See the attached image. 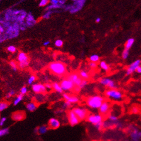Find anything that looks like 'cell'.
Wrapping results in <instances>:
<instances>
[{"label": "cell", "mask_w": 141, "mask_h": 141, "mask_svg": "<svg viewBox=\"0 0 141 141\" xmlns=\"http://www.w3.org/2000/svg\"><path fill=\"white\" fill-rule=\"evenodd\" d=\"M99 60H100V58H99V55H98L96 54L92 55L90 57V62H94V63H97L99 61Z\"/></svg>", "instance_id": "cell-30"}, {"label": "cell", "mask_w": 141, "mask_h": 141, "mask_svg": "<svg viewBox=\"0 0 141 141\" xmlns=\"http://www.w3.org/2000/svg\"><path fill=\"white\" fill-rule=\"evenodd\" d=\"M37 105L36 103L34 101H31V102L28 103L26 104V108L28 111L30 112H33L37 109Z\"/></svg>", "instance_id": "cell-22"}, {"label": "cell", "mask_w": 141, "mask_h": 141, "mask_svg": "<svg viewBox=\"0 0 141 141\" xmlns=\"http://www.w3.org/2000/svg\"><path fill=\"white\" fill-rule=\"evenodd\" d=\"M87 84H88V81H87V80L83 79V80H82V81H81V84H80L79 88V90H80V89H81V88H84V87H85Z\"/></svg>", "instance_id": "cell-41"}, {"label": "cell", "mask_w": 141, "mask_h": 141, "mask_svg": "<svg viewBox=\"0 0 141 141\" xmlns=\"http://www.w3.org/2000/svg\"><path fill=\"white\" fill-rule=\"evenodd\" d=\"M9 64H10V67H11L13 69V71H16L17 70V65L15 61H11L10 62Z\"/></svg>", "instance_id": "cell-39"}, {"label": "cell", "mask_w": 141, "mask_h": 141, "mask_svg": "<svg viewBox=\"0 0 141 141\" xmlns=\"http://www.w3.org/2000/svg\"><path fill=\"white\" fill-rule=\"evenodd\" d=\"M49 2L52 5H57L59 4V0H51L49 1Z\"/></svg>", "instance_id": "cell-49"}, {"label": "cell", "mask_w": 141, "mask_h": 141, "mask_svg": "<svg viewBox=\"0 0 141 141\" xmlns=\"http://www.w3.org/2000/svg\"><path fill=\"white\" fill-rule=\"evenodd\" d=\"M104 101V98L100 95L89 96L86 100L87 106L92 109H99Z\"/></svg>", "instance_id": "cell-2"}, {"label": "cell", "mask_w": 141, "mask_h": 141, "mask_svg": "<svg viewBox=\"0 0 141 141\" xmlns=\"http://www.w3.org/2000/svg\"><path fill=\"white\" fill-rule=\"evenodd\" d=\"M137 72H138V73H139V74H141V67L140 66V67H138V68L137 69Z\"/></svg>", "instance_id": "cell-54"}, {"label": "cell", "mask_w": 141, "mask_h": 141, "mask_svg": "<svg viewBox=\"0 0 141 141\" xmlns=\"http://www.w3.org/2000/svg\"><path fill=\"white\" fill-rule=\"evenodd\" d=\"M23 98H24V95H22L21 94L16 96L15 100H14V101H13L14 106H17V104H19V103L22 101Z\"/></svg>", "instance_id": "cell-27"}, {"label": "cell", "mask_w": 141, "mask_h": 141, "mask_svg": "<svg viewBox=\"0 0 141 141\" xmlns=\"http://www.w3.org/2000/svg\"><path fill=\"white\" fill-rule=\"evenodd\" d=\"M131 111L133 114H137L139 112V109L137 107H133L131 108Z\"/></svg>", "instance_id": "cell-46"}, {"label": "cell", "mask_w": 141, "mask_h": 141, "mask_svg": "<svg viewBox=\"0 0 141 141\" xmlns=\"http://www.w3.org/2000/svg\"><path fill=\"white\" fill-rule=\"evenodd\" d=\"M49 44H50V41H45L43 43L44 46H45V47H47V46L49 45Z\"/></svg>", "instance_id": "cell-52"}, {"label": "cell", "mask_w": 141, "mask_h": 141, "mask_svg": "<svg viewBox=\"0 0 141 141\" xmlns=\"http://www.w3.org/2000/svg\"><path fill=\"white\" fill-rule=\"evenodd\" d=\"M15 94V91L14 90H11L9 92V93L6 95V98H10V97H12V96H13Z\"/></svg>", "instance_id": "cell-44"}, {"label": "cell", "mask_w": 141, "mask_h": 141, "mask_svg": "<svg viewBox=\"0 0 141 141\" xmlns=\"http://www.w3.org/2000/svg\"><path fill=\"white\" fill-rule=\"evenodd\" d=\"M134 43V39L133 38L128 39L126 42L125 49L128 50V51H129L130 48L133 47Z\"/></svg>", "instance_id": "cell-25"}, {"label": "cell", "mask_w": 141, "mask_h": 141, "mask_svg": "<svg viewBox=\"0 0 141 141\" xmlns=\"http://www.w3.org/2000/svg\"><path fill=\"white\" fill-rule=\"evenodd\" d=\"M101 19L100 17H97L95 19V22L96 23H99L100 22H101Z\"/></svg>", "instance_id": "cell-53"}, {"label": "cell", "mask_w": 141, "mask_h": 141, "mask_svg": "<svg viewBox=\"0 0 141 141\" xmlns=\"http://www.w3.org/2000/svg\"><path fill=\"white\" fill-rule=\"evenodd\" d=\"M25 24L27 26V27H32V26L35 25L36 24L37 21L35 19V17L33 15L31 12H29V13H27V15H26V17L25 18Z\"/></svg>", "instance_id": "cell-16"}, {"label": "cell", "mask_w": 141, "mask_h": 141, "mask_svg": "<svg viewBox=\"0 0 141 141\" xmlns=\"http://www.w3.org/2000/svg\"><path fill=\"white\" fill-rule=\"evenodd\" d=\"M72 4H70V10L69 12L71 14L78 13L81 10L84 6L86 1L85 0H74Z\"/></svg>", "instance_id": "cell-4"}, {"label": "cell", "mask_w": 141, "mask_h": 141, "mask_svg": "<svg viewBox=\"0 0 141 141\" xmlns=\"http://www.w3.org/2000/svg\"><path fill=\"white\" fill-rule=\"evenodd\" d=\"M68 79L70 80L71 81L74 83L75 85V89L76 91H79V87L81 84V81L83 79L80 77L79 74L77 73H73L68 76Z\"/></svg>", "instance_id": "cell-9"}, {"label": "cell", "mask_w": 141, "mask_h": 141, "mask_svg": "<svg viewBox=\"0 0 141 141\" xmlns=\"http://www.w3.org/2000/svg\"><path fill=\"white\" fill-rule=\"evenodd\" d=\"M6 121V117H2L0 119V126L2 127L4 125L5 122Z\"/></svg>", "instance_id": "cell-43"}, {"label": "cell", "mask_w": 141, "mask_h": 141, "mask_svg": "<svg viewBox=\"0 0 141 141\" xmlns=\"http://www.w3.org/2000/svg\"><path fill=\"white\" fill-rule=\"evenodd\" d=\"M7 51H8L9 52L13 53L16 52V51H17V49H16V47H15V46L10 45L7 48Z\"/></svg>", "instance_id": "cell-35"}, {"label": "cell", "mask_w": 141, "mask_h": 141, "mask_svg": "<svg viewBox=\"0 0 141 141\" xmlns=\"http://www.w3.org/2000/svg\"><path fill=\"white\" fill-rule=\"evenodd\" d=\"M45 88L47 90H51L52 88V84H49V83H47L45 85Z\"/></svg>", "instance_id": "cell-48"}, {"label": "cell", "mask_w": 141, "mask_h": 141, "mask_svg": "<svg viewBox=\"0 0 141 141\" xmlns=\"http://www.w3.org/2000/svg\"><path fill=\"white\" fill-rule=\"evenodd\" d=\"M19 26H20V30H21V31H24V30H25L26 28H27V26H26V25L25 22L19 23Z\"/></svg>", "instance_id": "cell-40"}, {"label": "cell", "mask_w": 141, "mask_h": 141, "mask_svg": "<svg viewBox=\"0 0 141 141\" xmlns=\"http://www.w3.org/2000/svg\"><path fill=\"white\" fill-rule=\"evenodd\" d=\"M19 66L20 68H24L29 65V58L25 53L20 52L17 56Z\"/></svg>", "instance_id": "cell-6"}, {"label": "cell", "mask_w": 141, "mask_h": 141, "mask_svg": "<svg viewBox=\"0 0 141 141\" xmlns=\"http://www.w3.org/2000/svg\"><path fill=\"white\" fill-rule=\"evenodd\" d=\"M87 120L90 123L95 126L96 124L103 123V117L100 114H89L87 118Z\"/></svg>", "instance_id": "cell-7"}, {"label": "cell", "mask_w": 141, "mask_h": 141, "mask_svg": "<svg viewBox=\"0 0 141 141\" xmlns=\"http://www.w3.org/2000/svg\"><path fill=\"white\" fill-rule=\"evenodd\" d=\"M48 127L45 125H42L39 127H37L34 129V133L36 134L43 135L45 134L48 131Z\"/></svg>", "instance_id": "cell-20"}, {"label": "cell", "mask_w": 141, "mask_h": 141, "mask_svg": "<svg viewBox=\"0 0 141 141\" xmlns=\"http://www.w3.org/2000/svg\"><path fill=\"white\" fill-rule=\"evenodd\" d=\"M99 83L101 85L106 86L110 89H117V87L115 81L111 79L108 78H104L100 80Z\"/></svg>", "instance_id": "cell-11"}, {"label": "cell", "mask_w": 141, "mask_h": 141, "mask_svg": "<svg viewBox=\"0 0 141 141\" xmlns=\"http://www.w3.org/2000/svg\"><path fill=\"white\" fill-rule=\"evenodd\" d=\"M55 10H48L44 14V15L42 16V18L44 19H49L52 15V14L54 13Z\"/></svg>", "instance_id": "cell-32"}, {"label": "cell", "mask_w": 141, "mask_h": 141, "mask_svg": "<svg viewBox=\"0 0 141 141\" xmlns=\"http://www.w3.org/2000/svg\"><path fill=\"white\" fill-rule=\"evenodd\" d=\"M63 41L61 40H60V39H58V40H56L55 41V45L58 48L63 47Z\"/></svg>", "instance_id": "cell-34"}, {"label": "cell", "mask_w": 141, "mask_h": 141, "mask_svg": "<svg viewBox=\"0 0 141 141\" xmlns=\"http://www.w3.org/2000/svg\"><path fill=\"white\" fill-rule=\"evenodd\" d=\"M0 119H1V114H0Z\"/></svg>", "instance_id": "cell-57"}, {"label": "cell", "mask_w": 141, "mask_h": 141, "mask_svg": "<svg viewBox=\"0 0 141 141\" xmlns=\"http://www.w3.org/2000/svg\"><path fill=\"white\" fill-rule=\"evenodd\" d=\"M64 6H62V5L60 4H57V5H49L47 6L45 10L48 11V10H53L55 9H63Z\"/></svg>", "instance_id": "cell-23"}, {"label": "cell", "mask_w": 141, "mask_h": 141, "mask_svg": "<svg viewBox=\"0 0 141 141\" xmlns=\"http://www.w3.org/2000/svg\"><path fill=\"white\" fill-rule=\"evenodd\" d=\"M97 63H94V62H90V63H89V66H90V67L91 68H95L97 67Z\"/></svg>", "instance_id": "cell-47"}, {"label": "cell", "mask_w": 141, "mask_h": 141, "mask_svg": "<svg viewBox=\"0 0 141 141\" xmlns=\"http://www.w3.org/2000/svg\"><path fill=\"white\" fill-rule=\"evenodd\" d=\"M27 92H28V88L24 86L21 88L20 94H22V95H24L25 94H26V93H27Z\"/></svg>", "instance_id": "cell-42"}, {"label": "cell", "mask_w": 141, "mask_h": 141, "mask_svg": "<svg viewBox=\"0 0 141 141\" xmlns=\"http://www.w3.org/2000/svg\"><path fill=\"white\" fill-rule=\"evenodd\" d=\"M128 56H129V51L124 49V51H123L122 54V58L123 59H126L128 58Z\"/></svg>", "instance_id": "cell-36"}, {"label": "cell", "mask_w": 141, "mask_h": 141, "mask_svg": "<svg viewBox=\"0 0 141 141\" xmlns=\"http://www.w3.org/2000/svg\"><path fill=\"white\" fill-rule=\"evenodd\" d=\"M26 118V113L23 111H17L14 112L12 115V118L13 121L19 122L25 119Z\"/></svg>", "instance_id": "cell-15"}, {"label": "cell", "mask_w": 141, "mask_h": 141, "mask_svg": "<svg viewBox=\"0 0 141 141\" xmlns=\"http://www.w3.org/2000/svg\"><path fill=\"white\" fill-rule=\"evenodd\" d=\"M60 126V122L58 119L55 118H52L48 121V127L49 128L53 130L58 129V128H59Z\"/></svg>", "instance_id": "cell-18"}, {"label": "cell", "mask_w": 141, "mask_h": 141, "mask_svg": "<svg viewBox=\"0 0 141 141\" xmlns=\"http://www.w3.org/2000/svg\"><path fill=\"white\" fill-rule=\"evenodd\" d=\"M63 98L66 101L70 103L71 104H75V103H78V101H79V99L78 96L71 95L67 93L63 94Z\"/></svg>", "instance_id": "cell-19"}, {"label": "cell", "mask_w": 141, "mask_h": 141, "mask_svg": "<svg viewBox=\"0 0 141 141\" xmlns=\"http://www.w3.org/2000/svg\"><path fill=\"white\" fill-rule=\"evenodd\" d=\"M49 2V1L48 0H41L39 3V6L40 7H44L48 5V3Z\"/></svg>", "instance_id": "cell-38"}, {"label": "cell", "mask_w": 141, "mask_h": 141, "mask_svg": "<svg viewBox=\"0 0 141 141\" xmlns=\"http://www.w3.org/2000/svg\"><path fill=\"white\" fill-rule=\"evenodd\" d=\"M9 133V128L8 127L0 129V137L8 135Z\"/></svg>", "instance_id": "cell-31"}, {"label": "cell", "mask_w": 141, "mask_h": 141, "mask_svg": "<svg viewBox=\"0 0 141 141\" xmlns=\"http://www.w3.org/2000/svg\"><path fill=\"white\" fill-rule=\"evenodd\" d=\"M141 63V61L140 60H137L135 61H134L133 63L130 64L128 68L126 71V75H130L134 72L137 71V69L138 68V67H140Z\"/></svg>", "instance_id": "cell-13"}, {"label": "cell", "mask_w": 141, "mask_h": 141, "mask_svg": "<svg viewBox=\"0 0 141 141\" xmlns=\"http://www.w3.org/2000/svg\"><path fill=\"white\" fill-rule=\"evenodd\" d=\"M36 79V76L35 75H31L29 78V79H28V84L32 85V84H33L34 82L35 81Z\"/></svg>", "instance_id": "cell-37"}, {"label": "cell", "mask_w": 141, "mask_h": 141, "mask_svg": "<svg viewBox=\"0 0 141 141\" xmlns=\"http://www.w3.org/2000/svg\"><path fill=\"white\" fill-rule=\"evenodd\" d=\"M97 141V140H94V141Z\"/></svg>", "instance_id": "cell-55"}, {"label": "cell", "mask_w": 141, "mask_h": 141, "mask_svg": "<svg viewBox=\"0 0 141 141\" xmlns=\"http://www.w3.org/2000/svg\"><path fill=\"white\" fill-rule=\"evenodd\" d=\"M73 111L76 114L78 118L79 119L80 121H83L87 119L88 115V111L86 108L81 107H78L74 108L72 109Z\"/></svg>", "instance_id": "cell-8"}, {"label": "cell", "mask_w": 141, "mask_h": 141, "mask_svg": "<svg viewBox=\"0 0 141 141\" xmlns=\"http://www.w3.org/2000/svg\"><path fill=\"white\" fill-rule=\"evenodd\" d=\"M108 121L113 123H115L118 122V117L114 115H110L109 117H108Z\"/></svg>", "instance_id": "cell-33"}, {"label": "cell", "mask_w": 141, "mask_h": 141, "mask_svg": "<svg viewBox=\"0 0 141 141\" xmlns=\"http://www.w3.org/2000/svg\"><path fill=\"white\" fill-rule=\"evenodd\" d=\"M32 90L36 94H44L47 91L45 85L40 83H36L32 85Z\"/></svg>", "instance_id": "cell-14"}, {"label": "cell", "mask_w": 141, "mask_h": 141, "mask_svg": "<svg viewBox=\"0 0 141 141\" xmlns=\"http://www.w3.org/2000/svg\"><path fill=\"white\" fill-rule=\"evenodd\" d=\"M99 66L101 68V69H103V70H104L105 71H108L109 70V66L106 61H101L99 63Z\"/></svg>", "instance_id": "cell-29"}, {"label": "cell", "mask_w": 141, "mask_h": 141, "mask_svg": "<svg viewBox=\"0 0 141 141\" xmlns=\"http://www.w3.org/2000/svg\"><path fill=\"white\" fill-rule=\"evenodd\" d=\"M9 106V104L6 101H0V112L7 109Z\"/></svg>", "instance_id": "cell-28"}, {"label": "cell", "mask_w": 141, "mask_h": 141, "mask_svg": "<svg viewBox=\"0 0 141 141\" xmlns=\"http://www.w3.org/2000/svg\"><path fill=\"white\" fill-rule=\"evenodd\" d=\"M107 97L115 101H119L123 98V94L117 89H110L105 93Z\"/></svg>", "instance_id": "cell-5"}, {"label": "cell", "mask_w": 141, "mask_h": 141, "mask_svg": "<svg viewBox=\"0 0 141 141\" xmlns=\"http://www.w3.org/2000/svg\"><path fill=\"white\" fill-rule=\"evenodd\" d=\"M71 104L70 103H69V102H68V101H65V102L64 103L63 107V108H64V109H66V108H69V107H71Z\"/></svg>", "instance_id": "cell-45"}, {"label": "cell", "mask_w": 141, "mask_h": 141, "mask_svg": "<svg viewBox=\"0 0 141 141\" xmlns=\"http://www.w3.org/2000/svg\"><path fill=\"white\" fill-rule=\"evenodd\" d=\"M49 69L52 73L58 76H63L67 72V68L64 64L59 61H55L49 64Z\"/></svg>", "instance_id": "cell-1"}, {"label": "cell", "mask_w": 141, "mask_h": 141, "mask_svg": "<svg viewBox=\"0 0 141 141\" xmlns=\"http://www.w3.org/2000/svg\"><path fill=\"white\" fill-rule=\"evenodd\" d=\"M1 35H2V34L1 33V32H0V36H1Z\"/></svg>", "instance_id": "cell-56"}, {"label": "cell", "mask_w": 141, "mask_h": 141, "mask_svg": "<svg viewBox=\"0 0 141 141\" xmlns=\"http://www.w3.org/2000/svg\"><path fill=\"white\" fill-rule=\"evenodd\" d=\"M131 137L133 141H138L141 139V132L136 128H134L131 132Z\"/></svg>", "instance_id": "cell-21"}, {"label": "cell", "mask_w": 141, "mask_h": 141, "mask_svg": "<svg viewBox=\"0 0 141 141\" xmlns=\"http://www.w3.org/2000/svg\"><path fill=\"white\" fill-rule=\"evenodd\" d=\"M0 32H1V34L5 32V28H3V26L1 24H0Z\"/></svg>", "instance_id": "cell-51"}, {"label": "cell", "mask_w": 141, "mask_h": 141, "mask_svg": "<svg viewBox=\"0 0 141 141\" xmlns=\"http://www.w3.org/2000/svg\"><path fill=\"white\" fill-rule=\"evenodd\" d=\"M79 75L80 76V77L82 79L84 80H87L90 78V74H88V72H87L86 71L84 70L80 71L79 73Z\"/></svg>", "instance_id": "cell-26"}, {"label": "cell", "mask_w": 141, "mask_h": 141, "mask_svg": "<svg viewBox=\"0 0 141 141\" xmlns=\"http://www.w3.org/2000/svg\"><path fill=\"white\" fill-rule=\"evenodd\" d=\"M65 0H59V4L61 5L62 6H64L65 4Z\"/></svg>", "instance_id": "cell-50"}, {"label": "cell", "mask_w": 141, "mask_h": 141, "mask_svg": "<svg viewBox=\"0 0 141 141\" xmlns=\"http://www.w3.org/2000/svg\"><path fill=\"white\" fill-rule=\"evenodd\" d=\"M4 35L6 36L7 39H13L17 37L20 32L19 24L17 22H15L13 25H11L5 31Z\"/></svg>", "instance_id": "cell-3"}, {"label": "cell", "mask_w": 141, "mask_h": 141, "mask_svg": "<svg viewBox=\"0 0 141 141\" xmlns=\"http://www.w3.org/2000/svg\"><path fill=\"white\" fill-rule=\"evenodd\" d=\"M62 89H63V91H72L75 89V85L74 83L69 80L68 78L64 79L60 83Z\"/></svg>", "instance_id": "cell-10"}, {"label": "cell", "mask_w": 141, "mask_h": 141, "mask_svg": "<svg viewBox=\"0 0 141 141\" xmlns=\"http://www.w3.org/2000/svg\"><path fill=\"white\" fill-rule=\"evenodd\" d=\"M68 119L69 123L71 126L77 125L80 121L72 110L69 111V112H68Z\"/></svg>", "instance_id": "cell-12"}, {"label": "cell", "mask_w": 141, "mask_h": 141, "mask_svg": "<svg viewBox=\"0 0 141 141\" xmlns=\"http://www.w3.org/2000/svg\"><path fill=\"white\" fill-rule=\"evenodd\" d=\"M110 109V104L108 101H104L99 108V113L101 115H107Z\"/></svg>", "instance_id": "cell-17"}, {"label": "cell", "mask_w": 141, "mask_h": 141, "mask_svg": "<svg viewBox=\"0 0 141 141\" xmlns=\"http://www.w3.org/2000/svg\"><path fill=\"white\" fill-rule=\"evenodd\" d=\"M52 88L55 91L58 92V93L61 94L63 93V90L62 89L60 84H59L58 83H54L52 84Z\"/></svg>", "instance_id": "cell-24"}]
</instances>
